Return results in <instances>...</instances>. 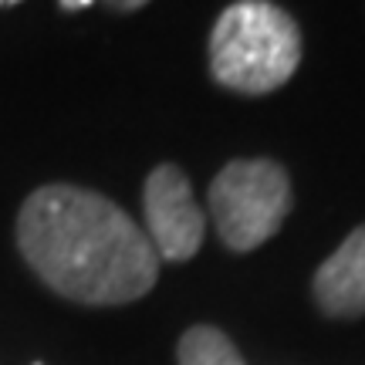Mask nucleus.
I'll list each match as a JSON object with an SVG mask.
<instances>
[{
	"instance_id": "obj_4",
	"label": "nucleus",
	"mask_w": 365,
	"mask_h": 365,
	"mask_svg": "<svg viewBox=\"0 0 365 365\" xmlns=\"http://www.w3.org/2000/svg\"><path fill=\"white\" fill-rule=\"evenodd\" d=\"M149 244L163 261H190L207 234V217L193 200V186L173 163L149 173L143 193Z\"/></svg>"
},
{
	"instance_id": "obj_5",
	"label": "nucleus",
	"mask_w": 365,
	"mask_h": 365,
	"mask_svg": "<svg viewBox=\"0 0 365 365\" xmlns=\"http://www.w3.org/2000/svg\"><path fill=\"white\" fill-rule=\"evenodd\" d=\"M314 301L331 318L365 314V223L355 227L314 271Z\"/></svg>"
},
{
	"instance_id": "obj_1",
	"label": "nucleus",
	"mask_w": 365,
	"mask_h": 365,
	"mask_svg": "<svg viewBox=\"0 0 365 365\" xmlns=\"http://www.w3.org/2000/svg\"><path fill=\"white\" fill-rule=\"evenodd\" d=\"M17 244L44 284L81 304H129L159 277L143 227L102 193L68 182L27 196Z\"/></svg>"
},
{
	"instance_id": "obj_7",
	"label": "nucleus",
	"mask_w": 365,
	"mask_h": 365,
	"mask_svg": "<svg viewBox=\"0 0 365 365\" xmlns=\"http://www.w3.org/2000/svg\"><path fill=\"white\" fill-rule=\"evenodd\" d=\"M108 7H115V11H139L143 4H149V0H105Z\"/></svg>"
},
{
	"instance_id": "obj_6",
	"label": "nucleus",
	"mask_w": 365,
	"mask_h": 365,
	"mask_svg": "<svg viewBox=\"0 0 365 365\" xmlns=\"http://www.w3.org/2000/svg\"><path fill=\"white\" fill-rule=\"evenodd\" d=\"M180 365H244L234 341L220 328L196 325L180 339Z\"/></svg>"
},
{
	"instance_id": "obj_3",
	"label": "nucleus",
	"mask_w": 365,
	"mask_h": 365,
	"mask_svg": "<svg viewBox=\"0 0 365 365\" xmlns=\"http://www.w3.org/2000/svg\"><path fill=\"white\" fill-rule=\"evenodd\" d=\"M210 213L230 250L261 247L291 213V180L271 159H234L210 186Z\"/></svg>"
},
{
	"instance_id": "obj_8",
	"label": "nucleus",
	"mask_w": 365,
	"mask_h": 365,
	"mask_svg": "<svg viewBox=\"0 0 365 365\" xmlns=\"http://www.w3.org/2000/svg\"><path fill=\"white\" fill-rule=\"evenodd\" d=\"M91 0H61V7L65 11H81V7H88Z\"/></svg>"
},
{
	"instance_id": "obj_2",
	"label": "nucleus",
	"mask_w": 365,
	"mask_h": 365,
	"mask_svg": "<svg viewBox=\"0 0 365 365\" xmlns=\"http://www.w3.org/2000/svg\"><path fill=\"white\" fill-rule=\"evenodd\" d=\"M301 65V31L271 0H237L210 34V71L223 88L267 95Z\"/></svg>"
},
{
	"instance_id": "obj_9",
	"label": "nucleus",
	"mask_w": 365,
	"mask_h": 365,
	"mask_svg": "<svg viewBox=\"0 0 365 365\" xmlns=\"http://www.w3.org/2000/svg\"><path fill=\"white\" fill-rule=\"evenodd\" d=\"M14 4H21V0H0V7H14Z\"/></svg>"
}]
</instances>
